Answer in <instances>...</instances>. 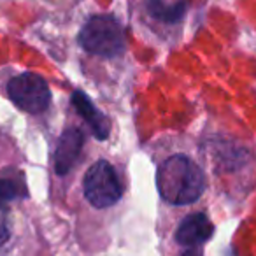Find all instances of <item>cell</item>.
<instances>
[{
    "instance_id": "5",
    "label": "cell",
    "mask_w": 256,
    "mask_h": 256,
    "mask_svg": "<svg viewBox=\"0 0 256 256\" xmlns=\"http://www.w3.org/2000/svg\"><path fill=\"white\" fill-rule=\"evenodd\" d=\"M82 144H84V136L79 128H68L62 134L54 151V170L58 176L68 174L78 164Z\"/></svg>"
},
{
    "instance_id": "11",
    "label": "cell",
    "mask_w": 256,
    "mask_h": 256,
    "mask_svg": "<svg viewBox=\"0 0 256 256\" xmlns=\"http://www.w3.org/2000/svg\"><path fill=\"white\" fill-rule=\"evenodd\" d=\"M181 256H202V252H200V249H196V248H190L188 251H184Z\"/></svg>"
},
{
    "instance_id": "7",
    "label": "cell",
    "mask_w": 256,
    "mask_h": 256,
    "mask_svg": "<svg viewBox=\"0 0 256 256\" xmlns=\"http://www.w3.org/2000/svg\"><path fill=\"white\" fill-rule=\"evenodd\" d=\"M72 106L76 107V110L79 112V116L90 124L92 134L98 140H106L109 137L110 124L107 121V118L96 109L92 104V100L84 95L82 92H74L72 93Z\"/></svg>"
},
{
    "instance_id": "6",
    "label": "cell",
    "mask_w": 256,
    "mask_h": 256,
    "mask_svg": "<svg viewBox=\"0 0 256 256\" xmlns=\"http://www.w3.org/2000/svg\"><path fill=\"white\" fill-rule=\"evenodd\" d=\"M214 234V224L204 212H195L186 216L184 220L179 223L178 230H176V240L182 246L188 248H196V246L204 244L209 240Z\"/></svg>"
},
{
    "instance_id": "9",
    "label": "cell",
    "mask_w": 256,
    "mask_h": 256,
    "mask_svg": "<svg viewBox=\"0 0 256 256\" xmlns=\"http://www.w3.org/2000/svg\"><path fill=\"white\" fill-rule=\"evenodd\" d=\"M18 196H22L20 186L16 184L12 179H2L0 178V204L9 202V200L18 198Z\"/></svg>"
},
{
    "instance_id": "4",
    "label": "cell",
    "mask_w": 256,
    "mask_h": 256,
    "mask_svg": "<svg viewBox=\"0 0 256 256\" xmlns=\"http://www.w3.org/2000/svg\"><path fill=\"white\" fill-rule=\"evenodd\" d=\"M8 93L11 100L30 114H40L50 107L51 92L46 79L34 72H25L8 82Z\"/></svg>"
},
{
    "instance_id": "2",
    "label": "cell",
    "mask_w": 256,
    "mask_h": 256,
    "mask_svg": "<svg viewBox=\"0 0 256 256\" xmlns=\"http://www.w3.org/2000/svg\"><path fill=\"white\" fill-rule=\"evenodd\" d=\"M79 44L82 50L96 56L114 58L124 51V32L114 16H92L79 34Z\"/></svg>"
},
{
    "instance_id": "1",
    "label": "cell",
    "mask_w": 256,
    "mask_h": 256,
    "mask_svg": "<svg viewBox=\"0 0 256 256\" xmlns=\"http://www.w3.org/2000/svg\"><path fill=\"white\" fill-rule=\"evenodd\" d=\"M156 188L172 206H190L206 192V174L184 154H174L158 167Z\"/></svg>"
},
{
    "instance_id": "3",
    "label": "cell",
    "mask_w": 256,
    "mask_h": 256,
    "mask_svg": "<svg viewBox=\"0 0 256 256\" xmlns=\"http://www.w3.org/2000/svg\"><path fill=\"white\" fill-rule=\"evenodd\" d=\"M123 195L120 178L114 167L106 160H100L88 168L84 176V196L96 209L110 207Z\"/></svg>"
},
{
    "instance_id": "8",
    "label": "cell",
    "mask_w": 256,
    "mask_h": 256,
    "mask_svg": "<svg viewBox=\"0 0 256 256\" xmlns=\"http://www.w3.org/2000/svg\"><path fill=\"white\" fill-rule=\"evenodd\" d=\"M148 11L153 18L160 20L164 23H178L186 12V0L176 2L168 6L162 0H150L148 2Z\"/></svg>"
},
{
    "instance_id": "10",
    "label": "cell",
    "mask_w": 256,
    "mask_h": 256,
    "mask_svg": "<svg viewBox=\"0 0 256 256\" xmlns=\"http://www.w3.org/2000/svg\"><path fill=\"white\" fill-rule=\"evenodd\" d=\"M9 238V223H8V214L0 207V246L4 244Z\"/></svg>"
}]
</instances>
